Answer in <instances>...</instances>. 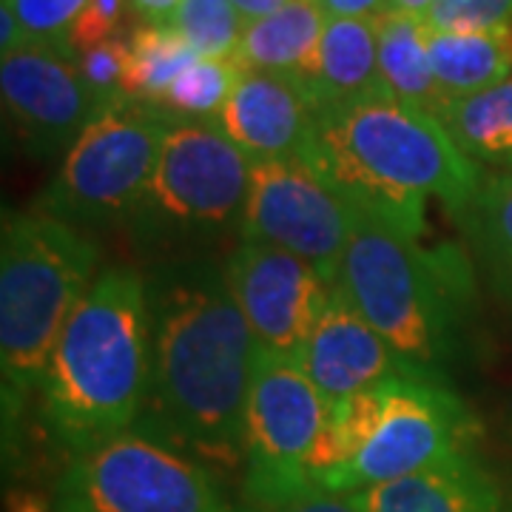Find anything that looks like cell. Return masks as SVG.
<instances>
[{
	"label": "cell",
	"instance_id": "cell-30",
	"mask_svg": "<svg viewBox=\"0 0 512 512\" xmlns=\"http://www.w3.org/2000/svg\"><path fill=\"white\" fill-rule=\"evenodd\" d=\"M128 15H134L128 0H92L72 26L69 49L77 55V52L97 46L103 40L123 37L126 35Z\"/></svg>",
	"mask_w": 512,
	"mask_h": 512
},
{
	"label": "cell",
	"instance_id": "cell-28",
	"mask_svg": "<svg viewBox=\"0 0 512 512\" xmlns=\"http://www.w3.org/2000/svg\"><path fill=\"white\" fill-rule=\"evenodd\" d=\"M92 0H12L26 43H55L69 46V35L77 18Z\"/></svg>",
	"mask_w": 512,
	"mask_h": 512
},
{
	"label": "cell",
	"instance_id": "cell-20",
	"mask_svg": "<svg viewBox=\"0 0 512 512\" xmlns=\"http://www.w3.org/2000/svg\"><path fill=\"white\" fill-rule=\"evenodd\" d=\"M427 49L441 92L450 100L484 92L512 77V23L478 32H441L427 26Z\"/></svg>",
	"mask_w": 512,
	"mask_h": 512
},
{
	"label": "cell",
	"instance_id": "cell-17",
	"mask_svg": "<svg viewBox=\"0 0 512 512\" xmlns=\"http://www.w3.org/2000/svg\"><path fill=\"white\" fill-rule=\"evenodd\" d=\"M302 83L311 92L316 111L384 94L376 18H328L316 60Z\"/></svg>",
	"mask_w": 512,
	"mask_h": 512
},
{
	"label": "cell",
	"instance_id": "cell-18",
	"mask_svg": "<svg viewBox=\"0 0 512 512\" xmlns=\"http://www.w3.org/2000/svg\"><path fill=\"white\" fill-rule=\"evenodd\" d=\"M376 32H379V72H382L384 94L402 106L441 120L453 100L441 92L433 72L424 18L404 12H382L376 18Z\"/></svg>",
	"mask_w": 512,
	"mask_h": 512
},
{
	"label": "cell",
	"instance_id": "cell-22",
	"mask_svg": "<svg viewBox=\"0 0 512 512\" xmlns=\"http://www.w3.org/2000/svg\"><path fill=\"white\" fill-rule=\"evenodd\" d=\"M197 52L171 23H140L128 32V66L123 100L140 106H160L171 83L188 69Z\"/></svg>",
	"mask_w": 512,
	"mask_h": 512
},
{
	"label": "cell",
	"instance_id": "cell-29",
	"mask_svg": "<svg viewBox=\"0 0 512 512\" xmlns=\"http://www.w3.org/2000/svg\"><path fill=\"white\" fill-rule=\"evenodd\" d=\"M430 29L478 32L512 23V0H436L424 15Z\"/></svg>",
	"mask_w": 512,
	"mask_h": 512
},
{
	"label": "cell",
	"instance_id": "cell-3",
	"mask_svg": "<svg viewBox=\"0 0 512 512\" xmlns=\"http://www.w3.org/2000/svg\"><path fill=\"white\" fill-rule=\"evenodd\" d=\"M151 379L146 274L103 268L57 336L37 384L40 419L72 453L134 427Z\"/></svg>",
	"mask_w": 512,
	"mask_h": 512
},
{
	"label": "cell",
	"instance_id": "cell-19",
	"mask_svg": "<svg viewBox=\"0 0 512 512\" xmlns=\"http://www.w3.org/2000/svg\"><path fill=\"white\" fill-rule=\"evenodd\" d=\"M328 15L319 0H291L268 18L251 20L239 43V69L288 74L305 80L311 72Z\"/></svg>",
	"mask_w": 512,
	"mask_h": 512
},
{
	"label": "cell",
	"instance_id": "cell-35",
	"mask_svg": "<svg viewBox=\"0 0 512 512\" xmlns=\"http://www.w3.org/2000/svg\"><path fill=\"white\" fill-rule=\"evenodd\" d=\"M436 0H387V12H404V15H416L424 18L433 9Z\"/></svg>",
	"mask_w": 512,
	"mask_h": 512
},
{
	"label": "cell",
	"instance_id": "cell-1",
	"mask_svg": "<svg viewBox=\"0 0 512 512\" xmlns=\"http://www.w3.org/2000/svg\"><path fill=\"white\" fill-rule=\"evenodd\" d=\"M151 379L134 427L202 461L242 473L256 342L214 256L163 259L146 274Z\"/></svg>",
	"mask_w": 512,
	"mask_h": 512
},
{
	"label": "cell",
	"instance_id": "cell-21",
	"mask_svg": "<svg viewBox=\"0 0 512 512\" xmlns=\"http://www.w3.org/2000/svg\"><path fill=\"white\" fill-rule=\"evenodd\" d=\"M441 123L473 163L512 174V77L453 100Z\"/></svg>",
	"mask_w": 512,
	"mask_h": 512
},
{
	"label": "cell",
	"instance_id": "cell-6",
	"mask_svg": "<svg viewBox=\"0 0 512 512\" xmlns=\"http://www.w3.org/2000/svg\"><path fill=\"white\" fill-rule=\"evenodd\" d=\"M254 160L217 123H171L128 231L143 254L194 256L242 228Z\"/></svg>",
	"mask_w": 512,
	"mask_h": 512
},
{
	"label": "cell",
	"instance_id": "cell-8",
	"mask_svg": "<svg viewBox=\"0 0 512 512\" xmlns=\"http://www.w3.org/2000/svg\"><path fill=\"white\" fill-rule=\"evenodd\" d=\"M171 120L154 106L117 103L94 117L63 154L35 211L74 228H111L128 222L146 194Z\"/></svg>",
	"mask_w": 512,
	"mask_h": 512
},
{
	"label": "cell",
	"instance_id": "cell-23",
	"mask_svg": "<svg viewBox=\"0 0 512 512\" xmlns=\"http://www.w3.org/2000/svg\"><path fill=\"white\" fill-rule=\"evenodd\" d=\"M461 220L487 271L512 296V174H484Z\"/></svg>",
	"mask_w": 512,
	"mask_h": 512
},
{
	"label": "cell",
	"instance_id": "cell-25",
	"mask_svg": "<svg viewBox=\"0 0 512 512\" xmlns=\"http://www.w3.org/2000/svg\"><path fill=\"white\" fill-rule=\"evenodd\" d=\"M171 26L200 57L237 60L248 23L231 0H183Z\"/></svg>",
	"mask_w": 512,
	"mask_h": 512
},
{
	"label": "cell",
	"instance_id": "cell-26",
	"mask_svg": "<svg viewBox=\"0 0 512 512\" xmlns=\"http://www.w3.org/2000/svg\"><path fill=\"white\" fill-rule=\"evenodd\" d=\"M384 413H387V382L359 390L345 402L330 404V433L339 444L342 456L348 458V464L365 450L367 441L373 439Z\"/></svg>",
	"mask_w": 512,
	"mask_h": 512
},
{
	"label": "cell",
	"instance_id": "cell-14",
	"mask_svg": "<svg viewBox=\"0 0 512 512\" xmlns=\"http://www.w3.org/2000/svg\"><path fill=\"white\" fill-rule=\"evenodd\" d=\"M296 362L330 404L345 402L367 387L410 376L382 333L350 305L336 285Z\"/></svg>",
	"mask_w": 512,
	"mask_h": 512
},
{
	"label": "cell",
	"instance_id": "cell-24",
	"mask_svg": "<svg viewBox=\"0 0 512 512\" xmlns=\"http://www.w3.org/2000/svg\"><path fill=\"white\" fill-rule=\"evenodd\" d=\"M237 60H211L197 57L180 77L171 83L157 109L171 120L183 123H217L239 77Z\"/></svg>",
	"mask_w": 512,
	"mask_h": 512
},
{
	"label": "cell",
	"instance_id": "cell-34",
	"mask_svg": "<svg viewBox=\"0 0 512 512\" xmlns=\"http://www.w3.org/2000/svg\"><path fill=\"white\" fill-rule=\"evenodd\" d=\"M231 3H234V9H237L239 15L245 18V23H251V20L274 15L276 9H282L291 0H231Z\"/></svg>",
	"mask_w": 512,
	"mask_h": 512
},
{
	"label": "cell",
	"instance_id": "cell-2",
	"mask_svg": "<svg viewBox=\"0 0 512 512\" xmlns=\"http://www.w3.org/2000/svg\"><path fill=\"white\" fill-rule=\"evenodd\" d=\"M302 157L345 200L410 237L424 231L427 200L436 197L461 217L484 177L439 117L384 94L316 111Z\"/></svg>",
	"mask_w": 512,
	"mask_h": 512
},
{
	"label": "cell",
	"instance_id": "cell-16",
	"mask_svg": "<svg viewBox=\"0 0 512 512\" xmlns=\"http://www.w3.org/2000/svg\"><path fill=\"white\" fill-rule=\"evenodd\" d=\"M365 512H510L498 478L476 453L450 458L416 476L356 493Z\"/></svg>",
	"mask_w": 512,
	"mask_h": 512
},
{
	"label": "cell",
	"instance_id": "cell-27",
	"mask_svg": "<svg viewBox=\"0 0 512 512\" xmlns=\"http://www.w3.org/2000/svg\"><path fill=\"white\" fill-rule=\"evenodd\" d=\"M77 66L83 72L86 86L92 89L103 109L126 103L123 80H126L128 66V35L111 37V40H103L97 46L77 52Z\"/></svg>",
	"mask_w": 512,
	"mask_h": 512
},
{
	"label": "cell",
	"instance_id": "cell-10",
	"mask_svg": "<svg viewBox=\"0 0 512 512\" xmlns=\"http://www.w3.org/2000/svg\"><path fill=\"white\" fill-rule=\"evenodd\" d=\"M481 424L450 382L399 376L387 382V413L365 450L333 481L330 493H359L376 484L433 470L476 453Z\"/></svg>",
	"mask_w": 512,
	"mask_h": 512
},
{
	"label": "cell",
	"instance_id": "cell-9",
	"mask_svg": "<svg viewBox=\"0 0 512 512\" xmlns=\"http://www.w3.org/2000/svg\"><path fill=\"white\" fill-rule=\"evenodd\" d=\"M328 416L330 402L293 356L256 348L242 467L248 507H279L316 490L311 456Z\"/></svg>",
	"mask_w": 512,
	"mask_h": 512
},
{
	"label": "cell",
	"instance_id": "cell-31",
	"mask_svg": "<svg viewBox=\"0 0 512 512\" xmlns=\"http://www.w3.org/2000/svg\"><path fill=\"white\" fill-rule=\"evenodd\" d=\"M242 512H365L356 501V493H330V490H313V493L293 498L279 507H245Z\"/></svg>",
	"mask_w": 512,
	"mask_h": 512
},
{
	"label": "cell",
	"instance_id": "cell-7",
	"mask_svg": "<svg viewBox=\"0 0 512 512\" xmlns=\"http://www.w3.org/2000/svg\"><path fill=\"white\" fill-rule=\"evenodd\" d=\"M57 512H239L217 473L140 427L72 453Z\"/></svg>",
	"mask_w": 512,
	"mask_h": 512
},
{
	"label": "cell",
	"instance_id": "cell-33",
	"mask_svg": "<svg viewBox=\"0 0 512 512\" xmlns=\"http://www.w3.org/2000/svg\"><path fill=\"white\" fill-rule=\"evenodd\" d=\"M183 0H128L140 23H171Z\"/></svg>",
	"mask_w": 512,
	"mask_h": 512
},
{
	"label": "cell",
	"instance_id": "cell-5",
	"mask_svg": "<svg viewBox=\"0 0 512 512\" xmlns=\"http://www.w3.org/2000/svg\"><path fill=\"white\" fill-rule=\"evenodd\" d=\"M97 274L100 251L80 228L43 211H3L0 367L6 413H18L37 390L60 330Z\"/></svg>",
	"mask_w": 512,
	"mask_h": 512
},
{
	"label": "cell",
	"instance_id": "cell-15",
	"mask_svg": "<svg viewBox=\"0 0 512 512\" xmlns=\"http://www.w3.org/2000/svg\"><path fill=\"white\" fill-rule=\"evenodd\" d=\"M316 103L302 80L242 69L217 117L222 134L251 160L302 157L311 143Z\"/></svg>",
	"mask_w": 512,
	"mask_h": 512
},
{
	"label": "cell",
	"instance_id": "cell-12",
	"mask_svg": "<svg viewBox=\"0 0 512 512\" xmlns=\"http://www.w3.org/2000/svg\"><path fill=\"white\" fill-rule=\"evenodd\" d=\"M0 94L18 140L35 157L66 154L103 111L83 80L77 55L55 43L29 40L0 55Z\"/></svg>",
	"mask_w": 512,
	"mask_h": 512
},
{
	"label": "cell",
	"instance_id": "cell-32",
	"mask_svg": "<svg viewBox=\"0 0 512 512\" xmlns=\"http://www.w3.org/2000/svg\"><path fill=\"white\" fill-rule=\"evenodd\" d=\"M328 18H362L373 20L387 12V0H319Z\"/></svg>",
	"mask_w": 512,
	"mask_h": 512
},
{
	"label": "cell",
	"instance_id": "cell-13",
	"mask_svg": "<svg viewBox=\"0 0 512 512\" xmlns=\"http://www.w3.org/2000/svg\"><path fill=\"white\" fill-rule=\"evenodd\" d=\"M225 274L256 348L296 359L333 293L328 279L308 259L262 239H242Z\"/></svg>",
	"mask_w": 512,
	"mask_h": 512
},
{
	"label": "cell",
	"instance_id": "cell-11",
	"mask_svg": "<svg viewBox=\"0 0 512 512\" xmlns=\"http://www.w3.org/2000/svg\"><path fill=\"white\" fill-rule=\"evenodd\" d=\"M350 228L353 205L305 157L254 160L239 237L293 251L336 285Z\"/></svg>",
	"mask_w": 512,
	"mask_h": 512
},
{
	"label": "cell",
	"instance_id": "cell-4",
	"mask_svg": "<svg viewBox=\"0 0 512 512\" xmlns=\"http://www.w3.org/2000/svg\"><path fill=\"white\" fill-rule=\"evenodd\" d=\"M419 239L353 205L336 288L382 333L410 376L447 382L464 350L476 282L461 248H427Z\"/></svg>",
	"mask_w": 512,
	"mask_h": 512
}]
</instances>
